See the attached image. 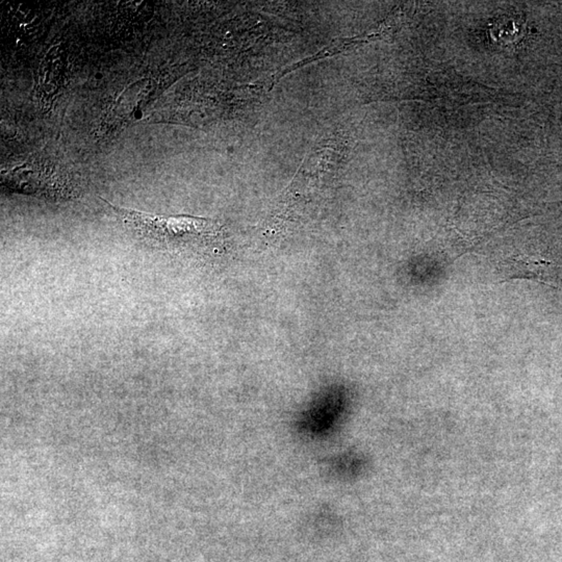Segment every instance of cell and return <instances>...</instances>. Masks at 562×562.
Masks as SVG:
<instances>
[{"instance_id": "obj_1", "label": "cell", "mask_w": 562, "mask_h": 562, "mask_svg": "<svg viewBox=\"0 0 562 562\" xmlns=\"http://www.w3.org/2000/svg\"><path fill=\"white\" fill-rule=\"evenodd\" d=\"M124 227L153 249L172 255H211L224 245L222 227L212 219L164 216L117 207L100 198Z\"/></svg>"}, {"instance_id": "obj_2", "label": "cell", "mask_w": 562, "mask_h": 562, "mask_svg": "<svg viewBox=\"0 0 562 562\" xmlns=\"http://www.w3.org/2000/svg\"><path fill=\"white\" fill-rule=\"evenodd\" d=\"M362 459L355 455L340 456L331 464V469H333V472L338 474V476H344V477L358 474L360 469H362Z\"/></svg>"}]
</instances>
